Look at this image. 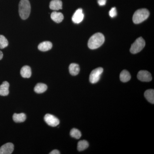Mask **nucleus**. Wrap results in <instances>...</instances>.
Returning a JSON list of instances; mask_svg holds the SVG:
<instances>
[{
	"label": "nucleus",
	"instance_id": "1",
	"mask_svg": "<svg viewBox=\"0 0 154 154\" xmlns=\"http://www.w3.org/2000/svg\"><path fill=\"white\" fill-rule=\"evenodd\" d=\"M105 40V36L102 33H95L89 39L88 42V47L91 49L99 48L104 43Z\"/></svg>",
	"mask_w": 154,
	"mask_h": 154
},
{
	"label": "nucleus",
	"instance_id": "2",
	"mask_svg": "<svg viewBox=\"0 0 154 154\" xmlns=\"http://www.w3.org/2000/svg\"><path fill=\"white\" fill-rule=\"evenodd\" d=\"M31 7L28 0H21L19 4V14L22 19H28L30 16Z\"/></svg>",
	"mask_w": 154,
	"mask_h": 154
},
{
	"label": "nucleus",
	"instance_id": "3",
	"mask_svg": "<svg viewBox=\"0 0 154 154\" xmlns=\"http://www.w3.org/2000/svg\"><path fill=\"white\" fill-rule=\"evenodd\" d=\"M149 12L146 9H141L135 11L133 17V21L136 24H140L147 19Z\"/></svg>",
	"mask_w": 154,
	"mask_h": 154
},
{
	"label": "nucleus",
	"instance_id": "4",
	"mask_svg": "<svg viewBox=\"0 0 154 154\" xmlns=\"http://www.w3.org/2000/svg\"><path fill=\"white\" fill-rule=\"evenodd\" d=\"M146 42L142 37L137 38L131 45L130 52L132 54L138 53L140 52L145 46Z\"/></svg>",
	"mask_w": 154,
	"mask_h": 154
},
{
	"label": "nucleus",
	"instance_id": "5",
	"mask_svg": "<svg viewBox=\"0 0 154 154\" xmlns=\"http://www.w3.org/2000/svg\"><path fill=\"white\" fill-rule=\"evenodd\" d=\"M103 72V69L102 67L93 70L90 75V81L92 84H96L98 82L100 79L101 75Z\"/></svg>",
	"mask_w": 154,
	"mask_h": 154
},
{
	"label": "nucleus",
	"instance_id": "6",
	"mask_svg": "<svg viewBox=\"0 0 154 154\" xmlns=\"http://www.w3.org/2000/svg\"><path fill=\"white\" fill-rule=\"evenodd\" d=\"M44 120L45 122L51 126H57L60 123L59 120L55 116L50 114H47L45 116Z\"/></svg>",
	"mask_w": 154,
	"mask_h": 154
},
{
	"label": "nucleus",
	"instance_id": "7",
	"mask_svg": "<svg viewBox=\"0 0 154 154\" xmlns=\"http://www.w3.org/2000/svg\"><path fill=\"white\" fill-rule=\"evenodd\" d=\"M138 79L141 82H149L152 80V75L150 73L146 70H141L138 73Z\"/></svg>",
	"mask_w": 154,
	"mask_h": 154
},
{
	"label": "nucleus",
	"instance_id": "8",
	"mask_svg": "<svg viewBox=\"0 0 154 154\" xmlns=\"http://www.w3.org/2000/svg\"><path fill=\"white\" fill-rule=\"evenodd\" d=\"M84 18V14L83 13L82 9H78L73 15L72 20L74 23L79 24L83 21Z\"/></svg>",
	"mask_w": 154,
	"mask_h": 154
},
{
	"label": "nucleus",
	"instance_id": "9",
	"mask_svg": "<svg viewBox=\"0 0 154 154\" xmlns=\"http://www.w3.org/2000/svg\"><path fill=\"white\" fill-rule=\"evenodd\" d=\"M14 145L11 143L5 144L0 148V154H12L14 151Z\"/></svg>",
	"mask_w": 154,
	"mask_h": 154
},
{
	"label": "nucleus",
	"instance_id": "10",
	"mask_svg": "<svg viewBox=\"0 0 154 154\" xmlns=\"http://www.w3.org/2000/svg\"><path fill=\"white\" fill-rule=\"evenodd\" d=\"M62 2L61 0H52L50 3V8L53 11H58L62 9Z\"/></svg>",
	"mask_w": 154,
	"mask_h": 154
},
{
	"label": "nucleus",
	"instance_id": "11",
	"mask_svg": "<svg viewBox=\"0 0 154 154\" xmlns=\"http://www.w3.org/2000/svg\"><path fill=\"white\" fill-rule=\"evenodd\" d=\"M51 17L52 20L57 23H60L62 22L64 19L63 14L56 11H54L51 13Z\"/></svg>",
	"mask_w": 154,
	"mask_h": 154
},
{
	"label": "nucleus",
	"instance_id": "12",
	"mask_svg": "<svg viewBox=\"0 0 154 154\" xmlns=\"http://www.w3.org/2000/svg\"><path fill=\"white\" fill-rule=\"evenodd\" d=\"M9 83L7 82H3L0 86V95L2 96H7L9 94Z\"/></svg>",
	"mask_w": 154,
	"mask_h": 154
},
{
	"label": "nucleus",
	"instance_id": "13",
	"mask_svg": "<svg viewBox=\"0 0 154 154\" xmlns=\"http://www.w3.org/2000/svg\"><path fill=\"white\" fill-rule=\"evenodd\" d=\"M52 44L49 41H45L41 42L38 45V49L42 51H46L52 48Z\"/></svg>",
	"mask_w": 154,
	"mask_h": 154
},
{
	"label": "nucleus",
	"instance_id": "14",
	"mask_svg": "<svg viewBox=\"0 0 154 154\" xmlns=\"http://www.w3.org/2000/svg\"><path fill=\"white\" fill-rule=\"evenodd\" d=\"M79 66L78 64L72 63L69 66V71L70 74L73 76L77 75L80 72Z\"/></svg>",
	"mask_w": 154,
	"mask_h": 154
},
{
	"label": "nucleus",
	"instance_id": "15",
	"mask_svg": "<svg viewBox=\"0 0 154 154\" xmlns=\"http://www.w3.org/2000/svg\"><path fill=\"white\" fill-rule=\"evenodd\" d=\"M20 73L22 76L24 78H29L31 77V70L30 67L25 66L21 69Z\"/></svg>",
	"mask_w": 154,
	"mask_h": 154
},
{
	"label": "nucleus",
	"instance_id": "16",
	"mask_svg": "<svg viewBox=\"0 0 154 154\" xmlns=\"http://www.w3.org/2000/svg\"><path fill=\"white\" fill-rule=\"evenodd\" d=\"M146 99L152 104L154 103V91L152 89L147 90L144 93Z\"/></svg>",
	"mask_w": 154,
	"mask_h": 154
},
{
	"label": "nucleus",
	"instance_id": "17",
	"mask_svg": "<svg viewBox=\"0 0 154 154\" xmlns=\"http://www.w3.org/2000/svg\"><path fill=\"white\" fill-rule=\"evenodd\" d=\"M131 79V76L129 72L126 70H123L120 74V79L122 82H127Z\"/></svg>",
	"mask_w": 154,
	"mask_h": 154
},
{
	"label": "nucleus",
	"instance_id": "18",
	"mask_svg": "<svg viewBox=\"0 0 154 154\" xmlns=\"http://www.w3.org/2000/svg\"><path fill=\"white\" fill-rule=\"evenodd\" d=\"M47 86L42 83H38L34 88V91L37 94H40L44 93L47 90Z\"/></svg>",
	"mask_w": 154,
	"mask_h": 154
},
{
	"label": "nucleus",
	"instance_id": "19",
	"mask_svg": "<svg viewBox=\"0 0 154 154\" xmlns=\"http://www.w3.org/2000/svg\"><path fill=\"white\" fill-rule=\"evenodd\" d=\"M13 118L15 122H22L26 120V116L24 113H14Z\"/></svg>",
	"mask_w": 154,
	"mask_h": 154
},
{
	"label": "nucleus",
	"instance_id": "20",
	"mask_svg": "<svg viewBox=\"0 0 154 154\" xmlns=\"http://www.w3.org/2000/svg\"><path fill=\"white\" fill-rule=\"evenodd\" d=\"M89 146L88 142L85 140H81L79 142L78 144V149L79 151H82L88 148Z\"/></svg>",
	"mask_w": 154,
	"mask_h": 154
},
{
	"label": "nucleus",
	"instance_id": "21",
	"mask_svg": "<svg viewBox=\"0 0 154 154\" xmlns=\"http://www.w3.org/2000/svg\"><path fill=\"white\" fill-rule=\"evenodd\" d=\"M71 136L72 137L75 138L79 139L81 138L82 136V134H81V131L79 130L76 129V128H73L71 131L70 133Z\"/></svg>",
	"mask_w": 154,
	"mask_h": 154
},
{
	"label": "nucleus",
	"instance_id": "22",
	"mask_svg": "<svg viewBox=\"0 0 154 154\" xmlns=\"http://www.w3.org/2000/svg\"><path fill=\"white\" fill-rule=\"evenodd\" d=\"M8 45V41L5 36L0 35V48H5Z\"/></svg>",
	"mask_w": 154,
	"mask_h": 154
},
{
	"label": "nucleus",
	"instance_id": "23",
	"mask_svg": "<svg viewBox=\"0 0 154 154\" xmlns=\"http://www.w3.org/2000/svg\"><path fill=\"white\" fill-rule=\"evenodd\" d=\"M109 15L111 18H114L116 17L117 15V11H116V8L115 7L112 8L111 10L109 11Z\"/></svg>",
	"mask_w": 154,
	"mask_h": 154
},
{
	"label": "nucleus",
	"instance_id": "24",
	"mask_svg": "<svg viewBox=\"0 0 154 154\" xmlns=\"http://www.w3.org/2000/svg\"><path fill=\"white\" fill-rule=\"evenodd\" d=\"M107 0H98V4L99 5L103 6L106 5Z\"/></svg>",
	"mask_w": 154,
	"mask_h": 154
},
{
	"label": "nucleus",
	"instance_id": "25",
	"mask_svg": "<svg viewBox=\"0 0 154 154\" xmlns=\"http://www.w3.org/2000/svg\"><path fill=\"white\" fill-rule=\"evenodd\" d=\"M60 154V152L58 150L54 149L50 153V154Z\"/></svg>",
	"mask_w": 154,
	"mask_h": 154
},
{
	"label": "nucleus",
	"instance_id": "26",
	"mask_svg": "<svg viewBox=\"0 0 154 154\" xmlns=\"http://www.w3.org/2000/svg\"><path fill=\"white\" fill-rule=\"evenodd\" d=\"M3 57V54L2 52V51H0V60H1L2 59V58Z\"/></svg>",
	"mask_w": 154,
	"mask_h": 154
}]
</instances>
